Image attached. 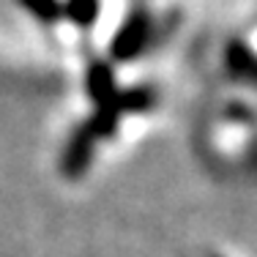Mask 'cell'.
<instances>
[{"mask_svg": "<svg viewBox=\"0 0 257 257\" xmlns=\"http://www.w3.org/2000/svg\"><path fill=\"white\" fill-rule=\"evenodd\" d=\"M145 39H148V25H145L143 17H134V20H128L126 25L118 30V36H115V41H112V55L118 60L134 58V55L143 50Z\"/></svg>", "mask_w": 257, "mask_h": 257, "instance_id": "cell-1", "label": "cell"}, {"mask_svg": "<svg viewBox=\"0 0 257 257\" xmlns=\"http://www.w3.org/2000/svg\"><path fill=\"white\" fill-rule=\"evenodd\" d=\"M90 145H93V132L90 128H79L71 137L69 148L63 154V173L66 175H79L90 162Z\"/></svg>", "mask_w": 257, "mask_h": 257, "instance_id": "cell-2", "label": "cell"}, {"mask_svg": "<svg viewBox=\"0 0 257 257\" xmlns=\"http://www.w3.org/2000/svg\"><path fill=\"white\" fill-rule=\"evenodd\" d=\"M88 90L96 101H101V107H109L115 96V85H112V71L107 66H93L88 71Z\"/></svg>", "mask_w": 257, "mask_h": 257, "instance_id": "cell-3", "label": "cell"}, {"mask_svg": "<svg viewBox=\"0 0 257 257\" xmlns=\"http://www.w3.org/2000/svg\"><path fill=\"white\" fill-rule=\"evenodd\" d=\"M63 11L74 25H90L99 14V0H66Z\"/></svg>", "mask_w": 257, "mask_h": 257, "instance_id": "cell-4", "label": "cell"}, {"mask_svg": "<svg viewBox=\"0 0 257 257\" xmlns=\"http://www.w3.org/2000/svg\"><path fill=\"white\" fill-rule=\"evenodd\" d=\"M36 17H41L44 22H52L63 14V3L60 0H22Z\"/></svg>", "mask_w": 257, "mask_h": 257, "instance_id": "cell-5", "label": "cell"}]
</instances>
